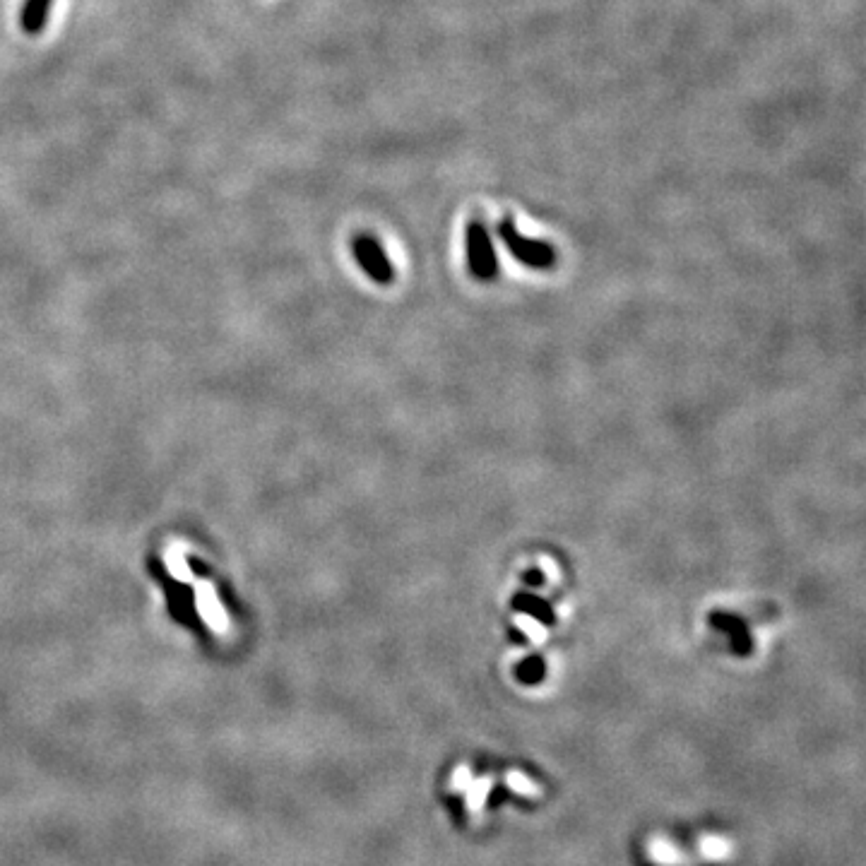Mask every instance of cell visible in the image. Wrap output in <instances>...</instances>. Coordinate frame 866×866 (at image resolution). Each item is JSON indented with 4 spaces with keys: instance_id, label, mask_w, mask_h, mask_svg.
I'll use <instances>...</instances> for the list:
<instances>
[{
    "instance_id": "obj_7",
    "label": "cell",
    "mask_w": 866,
    "mask_h": 866,
    "mask_svg": "<svg viewBox=\"0 0 866 866\" xmlns=\"http://www.w3.org/2000/svg\"><path fill=\"white\" fill-rule=\"evenodd\" d=\"M53 0H27L25 8H22V27L29 34H37L44 29L46 20H49Z\"/></svg>"
},
{
    "instance_id": "obj_4",
    "label": "cell",
    "mask_w": 866,
    "mask_h": 866,
    "mask_svg": "<svg viewBox=\"0 0 866 866\" xmlns=\"http://www.w3.org/2000/svg\"><path fill=\"white\" fill-rule=\"evenodd\" d=\"M354 258H357L361 270H364L373 282L390 284L395 280V270L393 265H390L388 255L383 253L381 243L371 239V236H359V239H354Z\"/></svg>"
},
{
    "instance_id": "obj_2",
    "label": "cell",
    "mask_w": 866,
    "mask_h": 866,
    "mask_svg": "<svg viewBox=\"0 0 866 866\" xmlns=\"http://www.w3.org/2000/svg\"><path fill=\"white\" fill-rule=\"evenodd\" d=\"M498 231H501V239L506 241L508 251L513 253L520 263L539 270L549 268V265L554 263V248L544 241L527 239V236H523L518 229H515V224L510 222V219H503V222L498 224Z\"/></svg>"
},
{
    "instance_id": "obj_5",
    "label": "cell",
    "mask_w": 866,
    "mask_h": 866,
    "mask_svg": "<svg viewBox=\"0 0 866 866\" xmlns=\"http://www.w3.org/2000/svg\"><path fill=\"white\" fill-rule=\"evenodd\" d=\"M708 624L717 628V631H722L729 638V645H732V650L737 652L739 657L749 655L753 650V640L749 636V626H746L744 619H739L737 614H729V612H713L708 616Z\"/></svg>"
},
{
    "instance_id": "obj_8",
    "label": "cell",
    "mask_w": 866,
    "mask_h": 866,
    "mask_svg": "<svg viewBox=\"0 0 866 866\" xmlns=\"http://www.w3.org/2000/svg\"><path fill=\"white\" fill-rule=\"evenodd\" d=\"M518 679L525 684H537L544 679V662L539 657H527V660L518 667Z\"/></svg>"
},
{
    "instance_id": "obj_3",
    "label": "cell",
    "mask_w": 866,
    "mask_h": 866,
    "mask_svg": "<svg viewBox=\"0 0 866 866\" xmlns=\"http://www.w3.org/2000/svg\"><path fill=\"white\" fill-rule=\"evenodd\" d=\"M467 255H470V270L477 280H491L496 277V255L491 246L489 231L482 222H472L467 231Z\"/></svg>"
},
{
    "instance_id": "obj_9",
    "label": "cell",
    "mask_w": 866,
    "mask_h": 866,
    "mask_svg": "<svg viewBox=\"0 0 866 866\" xmlns=\"http://www.w3.org/2000/svg\"><path fill=\"white\" fill-rule=\"evenodd\" d=\"M525 580H527V583H530V585H542V583H544V575L539 573V571H527V573H525Z\"/></svg>"
},
{
    "instance_id": "obj_6",
    "label": "cell",
    "mask_w": 866,
    "mask_h": 866,
    "mask_svg": "<svg viewBox=\"0 0 866 866\" xmlns=\"http://www.w3.org/2000/svg\"><path fill=\"white\" fill-rule=\"evenodd\" d=\"M513 609L530 614L532 619L539 621V624H544V626H554L556 624V616H554V609H551V604L547 602V599H542V597H537V595H527V592H518V595L513 597Z\"/></svg>"
},
{
    "instance_id": "obj_1",
    "label": "cell",
    "mask_w": 866,
    "mask_h": 866,
    "mask_svg": "<svg viewBox=\"0 0 866 866\" xmlns=\"http://www.w3.org/2000/svg\"><path fill=\"white\" fill-rule=\"evenodd\" d=\"M147 568H150L152 578L157 580L159 585H162V590L166 595V607H169L171 619H174L176 624L191 628V631L198 633V636L203 640H210V631H207L203 619L198 616V607H195L193 587L186 585V583H179L176 578H171V573L166 571L162 559H157V556H150V559H147Z\"/></svg>"
}]
</instances>
